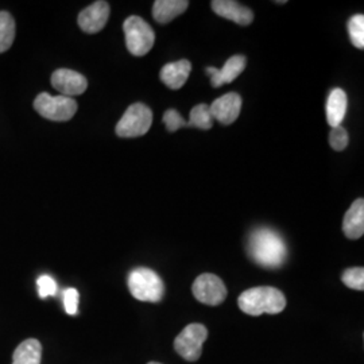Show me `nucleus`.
<instances>
[{
  "instance_id": "25",
  "label": "nucleus",
  "mask_w": 364,
  "mask_h": 364,
  "mask_svg": "<svg viewBox=\"0 0 364 364\" xmlns=\"http://www.w3.org/2000/svg\"><path fill=\"white\" fill-rule=\"evenodd\" d=\"M37 287L41 299H46L57 294V282L50 275H41L37 281Z\"/></svg>"
},
{
  "instance_id": "13",
  "label": "nucleus",
  "mask_w": 364,
  "mask_h": 364,
  "mask_svg": "<svg viewBox=\"0 0 364 364\" xmlns=\"http://www.w3.org/2000/svg\"><path fill=\"white\" fill-rule=\"evenodd\" d=\"M210 4L219 16L230 19L240 26H248L254 21L252 11L234 0H213Z\"/></svg>"
},
{
  "instance_id": "24",
  "label": "nucleus",
  "mask_w": 364,
  "mask_h": 364,
  "mask_svg": "<svg viewBox=\"0 0 364 364\" xmlns=\"http://www.w3.org/2000/svg\"><path fill=\"white\" fill-rule=\"evenodd\" d=\"M164 123L169 132H174V131L180 130L182 127H186V120L176 109H168L164 114Z\"/></svg>"
},
{
  "instance_id": "10",
  "label": "nucleus",
  "mask_w": 364,
  "mask_h": 364,
  "mask_svg": "<svg viewBox=\"0 0 364 364\" xmlns=\"http://www.w3.org/2000/svg\"><path fill=\"white\" fill-rule=\"evenodd\" d=\"M109 18V4L103 0L95 1L78 15V26L88 34L99 33L105 28Z\"/></svg>"
},
{
  "instance_id": "2",
  "label": "nucleus",
  "mask_w": 364,
  "mask_h": 364,
  "mask_svg": "<svg viewBox=\"0 0 364 364\" xmlns=\"http://www.w3.org/2000/svg\"><path fill=\"white\" fill-rule=\"evenodd\" d=\"M237 305L242 312L250 316H260L263 313L278 314L287 308V297L275 287H252L239 296Z\"/></svg>"
},
{
  "instance_id": "22",
  "label": "nucleus",
  "mask_w": 364,
  "mask_h": 364,
  "mask_svg": "<svg viewBox=\"0 0 364 364\" xmlns=\"http://www.w3.org/2000/svg\"><path fill=\"white\" fill-rule=\"evenodd\" d=\"M341 281L346 287L353 290H364V269L363 267H352L347 269L343 275Z\"/></svg>"
},
{
  "instance_id": "1",
  "label": "nucleus",
  "mask_w": 364,
  "mask_h": 364,
  "mask_svg": "<svg viewBox=\"0 0 364 364\" xmlns=\"http://www.w3.org/2000/svg\"><path fill=\"white\" fill-rule=\"evenodd\" d=\"M250 258L266 269L281 267L287 257V248L282 236L270 228H258L250 235Z\"/></svg>"
},
{
  "instance_id": "18",
  "label": "nucleus",
  "mask_w": 364,
  "mask_h": 364,
  "mask_svg": "<svg viewBox=\"0 0 364 364\" xmlns=\"http://www.w3.org/2000/svg\"><path fill=\"white\" fill-rule=\"evenodd\" d=\"M42 346L37 338L22 341L14 352L13 364H41Z\"/></svg>"
},
{
  "instance_id": "20",
  "label": "nucleus",
  "mask_w": 364,
  "mask_h": 364,
  "mask_svg": "<svg viewBox=\"0 0 364 364\" xmlns=\"http://www.w3.org/2000/svg\"><path fill=\"white\" fill-rule=\"evenodd\" d=\"M213 126V117L210 115L209 105H198L192 108L186 127H195L200 130H210Z\"/></svg>"
},
{
  "instance_id": "3",
  "label": "nucleus",
  "mask_w": 364,
  "mask_h": 364,
  "mask_svg": "<svg viewBox=\"0 0 364 364\" xmlns=\"http://www.w3.org/2000/svg\"><path fill=\"white\" fill-rule=\"evenodd\" d=\"M129 289L134 299L144 302H159L165 294L161 277L151 269L138 267L129 275Z\"/></svg>"
},
{
  "instance_id": "8",
  "label": "nucleus",
  "mask_w": 364,
  "mask_h": 364,
  "mask_svg": "<svg viewBox=\"0 0 364 364\" xmlns=\"http://www.w3.org/2000/svg\"><path fill=\"white\" fill-rule=\"evenodd\" d=\"M192 290L197 301L209 306H218L227 299V287L215 274L198 275L193 282Z\"/></svg>"
},
{
  "instance_id": "12",
  "label": "nucleus",
  "mask_w": 364,
  "mask_h": 364,
  "mask_svg": "<svg viewBox=\"0 0 364 364\" xmlns=\"http://www.w3.org/2000/svg\"><path fill=\"white\" fill-rule=\"evenodd\" d=\"M247 64V60L245 55H234L231 57L225 65L221 69L216 68H207V75L210 76V84L215 88H219L224 84H230L232 82L235 78L239 77L242 75V72L245 70Z\"/></svg>"
},
{
  "instance_id": "21",
  "label": "nucleus",
  "mask_w": 364,
  "mask_h": 364,
  "mask_svg": "<svg viewBox=\"0 0 364 364\" xmlns=\"http://www.w3.org/2000/svg\"><path fill=\"white\" fill-rule=\"evenodd\" d=\"M348 33L352 45L358 49L364 48V16L362 14L353 15L348 21Z\"/></svg>"
},
{
  "instance_id": "15",
  "label": "nucleus",
  "mask_w": 364,
  "mask_h": 364,
  "mask_svg": "<svg viewBox=\"0 0 364 364\" xmlns=\"http://www.w3.org/2000/svg\"><path fill=\"white\" fill-rule=\"evenodd\" d=\"M343 232L348 239H359L364 234V201L358 198L347 210L343 221Z\"/></svg>"
},
{
  "instance_id": "11",
  "label": "nucleus",
  "mask_w": 364,
  "mask_h": 364,
  "mask_svg": "<svg viewBox=\"0 0 364 364\" xmlns=\"http://www.w3.org/2000/svg\"><path fill=\"white\" fill-rule=\"evenodd\" d=\"M240 109H242V97L235 92H230L221 96L209 105V111L213 120H218L221 124H225V126L234 123L240 114Z\"/></svg>"
},
{
  "instance_id": "23",
  "label": "nucleus",
  "mask_w": 364,
  "mask_h": 364,
  "mask_svg": "<svg viewBox=\"0 0 364 364\" xmlns=\"http://www.w3.org/2000/svg\"><path fill=\"white\" fill-rule=\"evenodd\" d=\"M348 142H350L348 132L343 126H338V127L332 129L331 134H329V144H331L333 150L343 151L348 146Z\"/></svg>"
},
{
  "instance_id": "9",
  "label": "nucleus",
  "mask_w": 364,
  "mask_h": 364,
  "mask_svg": "<svg viewBox=\"0 0 364 364\" xmlns=\"http://www.w3.org/2000/svg\"><path fill=\"white\" fill-rule=\"evenodd\" d=\"M54 90L61 92L63 96L72 97L87 91L88 81L81 73L70 69H57L52 75Z\"/></svg>"
},
{
  "instance_id": "17",
  "label": "nucleus",
  "mask_w": 364,
  "mask_h": 364,
  "mask_svg": "<svg viewBox=\"0 0 364 364\" xmlns=\"http://www.w3.org/2000/svg\"><path fill=\"white\" fill-rule=\"evenodd\" d=\"M189 7L188 0H156L153 4V16L158 23H169Z\"/></svg>"
},
{
  "instance_id": "26",
  "label": "nucleus",
  "mask_w": 364,
  "mask_h": 364,
  "mask_svg": "<svg viewBox=\"0 0 364 364\" xmlns=\"http://www.w3.org/2000/svg\"><path fill=\"white\" fill-rule=\"evenodd\" d=\"M78 301H80V294L77 290L73 287H69L64 291V306L65 312L70 316H75L78 312Z\"/></svg>"
},
{
  "instance_id": "16",
  "label": "nucleus",
  "mask_w": 364,
  "mask_h": 364,
  "mask_svg": "<svg viewBox=\"0 0 364 364\" xmlns=\"http://www.w3.org/2000/svg\"><path fill=\"white\" fill-rule=\"evenodd\" d=\"M347 105L348 99L343 90L336 88L329 93L326 105V120L332 129L340 126L341 122L344 120L347 114Z\"/></svg>"
},
{
  "instance_id": "6",
  "label": "nucleus",
  "mask_w": 364,
  "mask_h": 364,
  "mask_svg": "<svg viewBox=\"0 0 364 364\" xmlns=\"http://www.w3.org/2000/svg\"><path fill=\"white\" fill-rule=\"evenodd\" d=\"M153 124V112L147 105L135 103L127 108L117 124V136L138 138L150 130Z\"/></svg>"
},
{
  "instance_id": "5",
  "label": "nucleus",
  "mask_w": 364,
  "mask_h": 364,
  "mask_svg": "<svg viewBox=\"0 0 364 364\" xmlns=\"http://www.w3.org/2000/svg\"><path fill=\"white\" fill-rule=\"evenodd\" d=\"M34 108L39 115L53 122H68L77 112L78 105L75 99L66 96H50L43 92L37 96Z\"/></svg>"
},
{
  "instance_id": "19",
  "label": "nucleus",
  "mask_w": 364,
  "mask_h": 364,
  "mask_svg": "<svg viewBox=\"0 0 364 364\" xmlns=\"http://www.w3.org/2000/svg\"><path fill=\"white\" fill-rule=\"evenodd\" d=\"M15 21L11 14L0 11V53L7 52L15 39Z\"/></svg>"
},
{
  "instance_id": "27",
  "label": "nucleus",
  "mask_w": 364,
  "mask_h": 364,
  "mask_svg": "<svg viewBox=\"0 0 364 364\" xmlns=\"http://www.w3.org/2000/svg\"><path fill=\"white\" fill-rule=\"evenodd\" d=\"M147 364H161V363H158V362H150V363H147Z\"/></svg>"
},
{
  "instance_id": "7",
  "label": "nucleus",
  "mask_w": 364,
  "mask_h": 364,
  "mask_svg": "<svg viewBox=\"0 0 364 364\" xmlns=\"http://www.w3.org/2000/svg\"><path fill=\"white\" fill-rule=\"evenodd\" d=\"M208 338V329L203 324H189L174 340V350L188 362H197L203 352V344Z\"/></svg>"
},
{
  "instance_id": "4",
  "label": "nucleus",
  "mask_w": 364,
  "mask_h": 364,
  "mask_svg": "<svg viewBox=\"0 0 364 364\" xmlns=\"http://www.w3.org/2000/svg\"><path fill=\"white\" fill-rule=\"evenodd\" d=\"M126 45L132 55L142 57L151 50L156 42V33L151 26L141 16L132 15L124 21L123 25Z\"/></svg>"
},
{
  "instance_id": "14",
  "label": "nucleus",
  "mask_w": 364,
  "mask_h": 364,
  "mask_svg": "<svg viewBox=\"0 0 364 364\" xmlns=\"http://www.w3.org/2000/svg\"><path fill=\"white\" fill-rule=\"evenodd\" d=\"M192 64L188 60H180L177 63H169L161 70V80L170 90H180L191 75Z\"/></svg>"
}]
</instances>
